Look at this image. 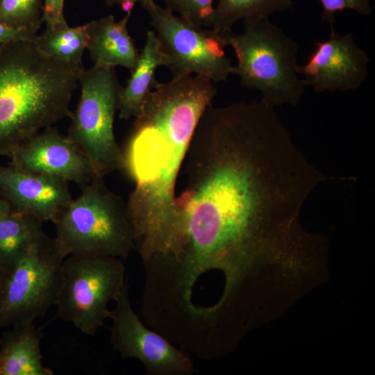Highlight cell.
<instances>
[{
	"instance_id": "6da1fadb",
	"label": "cell",
	"mask_w": 375,
	"mask_h": 375,
	"mask_svg": "<svg viewBox=\"0 0 375 375\" xmlns=\"http://www.w3.org/2000/svg\"><path fill=\"white\" fill-rule=\"evenodd\" d=\"M327 177L296 147L262 101L206 108L183 159L172 230L147 275L166 300L190 308L207 281L242 283L270 230L295 223Z\"/></svg>"
},
{
	"instance_id": "7a4b0ae2",
	"label": "cell",
	"mask_w": 375,
	"mask_h": 375,
	"mask_svg": "<svg viewBox=\"0 0 375 375\" xmlns=\"http://www.w3.org/2000/svg\"><path fill=\"white\" fill-rule=\"evenodd\" d=\"M217 93L210 79L198 75L157 81L134 117L123 151L124 169L135 183L126 208L142 260L165 244L175 218L183 159L199 119Z\"/></svg>"
},
{
	"instance_id": "3957f363",
	"label": "cell",
	"mask_w": 375,
	"mask_h": 375,
	"mask_svg": "<svg viewBox=\"0 0 375 375\" xmlns=\"http://www.w3.org/2000/svg\"><path fill=\"white\" fill-rule=\"evenodd\" d=\"M78 73L42 52L31 40L0 48V157L24 140L71 117Z\"/></svg>"
},
{
	"instance_id": "277c9868",
	"label": "cell",
	"mask_w": 375,
	"mask_h": 375,
	"mask_svg": "<svg viewBox=\"0 0 375 375\" xmlns=\"http://www.w3.org/2000/svg\"><path fill=\"white\" fill-rule=\"evenodd\" d=\"M243 23L241 33L219 32L238 60L233 74L243 87L258 90L268 106H296L307 86L297 72V42L268 19Z\"/></svg>"
},
{
	"instance_id": "5b68a950",
	"label": "cell",
	"mask_w": 375,
	"mask_h": 375,
	"mask_svg": "<svg viewBox=\"0 0 375 375\" xmlns=\"http://www.w3.org/2000/svg\"><path fill=\"white\" fill-rule=\"evenodd\" d=\"M53 222L62 253L126 259L135 249L126 203L95 176Z\"/></svg>"
},
{
	"instance_id": "8992f818",
	"label": "cell",
	"mask_w": 375,
	"mask_h": 375,
	"mask_svg": "<svg viewBox=\"0 0 375 375\" xmlns=\"http://www.w3.org/2000/svg\"><path fill=\"white\" fill-rule=\"evenodd\" d=\"M81 88L67 137L88 158L98 177L124 169L123 151L114 133L122 86L115 67L92 66L78 75Z\"/></svg>"
},
{
	"instance_id": "52a82bcc",
	"label": "cell",
	"mask_w": 375,
	"mask_h": 375,
	"mask_svg": "<svg viewBox=\"0 0 375 375\" xmlns=\"http://www.w3.org/2000/svg\"><path fill=\"white\" fill-rule=\"evenodd\" d=\"M122 259L92 254L65 257L55 317L94 335L109 318V304L127 281Z\"/></svg>"
},
{
	"instance_id": "ba28073f",
	"label": "cell",
	"mask_w": 375,
	"mask_h": 375,
	"mask_svg": "<svg viewBox=\"0 0 375 375\" xmlns=\"http://www.w3.org/2000/svg\"><path fill=\"white\" fill-rule=\"evenodd\" d=\"M65 256L43 231L9 272L0 294V328L34 322L55 306Z\"/></svg>"
},
{
	"instance_id": "9c48e42d",
	"label": "cell",
	"mask_w": 375,
	"mask_h": 375,
	"mask_svg": "<svg viewBox=\"0 0 375 375\" xmlns=\"http://www.w3.org/2000/svg\"><path fill=\"white\" fill-rule=\"evenodd\" d=\"M140 2L150 17L172 78L194 74L216 83L233 74L234 66L226 54L220 33L176 16L153 0Z\"/></svg>"
},
{
	"instance_id": "30bf717a",
	"label": "cell",
	"mask_w": 375,
	"mask_h": 375,
	"mask_svg": "<svg viewBox=\"0 0 375 375\" xmlns=\"http://www.w3.org/2000/svg\"><path fill=\"white\" fill-rule=\"evenodd\" d=\"M110 310V341L122 358L138 359L150 375H190L194 372L189 354L165 337L146 327L131 306L127 281Z\"/></svg>"
},
{
	"instance_id": "8fae6325",
	"label": "cell",
	"mask_w": 375,
	"mask_h": 375,
	"mask_svg": "<svg viewBox=\"0 0 375 375\" xmlns=\"http://www.w3.org/2000/svg\"><path fill=\"white\" fill-rule=\"evenodd\" d=\"M331 29L328 38L315 42V49L297 72L316 92L356 90L367 76L369 56L351 33L340 35Z\"/></svg>"
},
{
	"instance_id": "7c38bea8",
	"label": "cell",
	"mask_w": 375,
	"mask_h": 375,
	"mask_svg": "<svg viewBox=\"0 0 375 375\" xmlns=\"http://www.w3.org/2000/svg\"><path fill=\"white\" fill-rule=\"evenodd\" d=\"M9 165L31 173L72 182L81 189L97 176L88 158L67 137L52 126L22 142L9 156Z\"/></svg>"
},
{
	"instance_id": "4fadbf2b",
	"label": "cell",
	"mask_w": 375,
	"mask_h": 375,
	"mask_svg": "<svg viewBox=\"0 0 375 375\" xmlns=\"http://www.w3.org/2000/svg\"><path fill=\"white\" fill-rule=\"evenodd\" d=\"M0 195L10 212L28 214L53 223L73 200L68 182L43 174L0 165Z\"/></svg>"
},
{
	"instance_id": "5bb4252c",
	"label": "cell",
	"mask_w": 375,
	"mask_h": 375,
	"mask_svg": "<svg viewBox=\"0 0 375 375\" xmlns=\"http://www.w3.org/2000/svg\"><path fill=\"white\" fill-rule=\"evenodd\" d=\"M131 12L119 21L112 15L88 22L89 39L86 49L99 67L122 66L131 72L135 68L140 52L128 33L127 24Z\"/></svg>"
},
{
	"instance_id": "9a60e30c",
	"label": "cell",
	"mask_w": 375,
	"mask_h": 375,
	"mask_svg": "<svg viewBox=\"0 0 375 375\" xmlns=\"http://www.w3.org/2000/svg\"><path fill=\"white\" fill-rule=\"evenodd\" d=\"M11 327L0 337V375H53L42 362L41 329L34 322Z\"/></svg>"
},
{
	"instance_id": "2e32d148",
	"label": "cell",
	"mask_w": 375,
	"mask_h": 375,
	"mask_svg": "<svg viewBox=\"0 0 375 375\" xmlns=\"http://www.w3.org/2000/svg\"><path fill=\"white\" fill-rule=\"evenodd\" d=\"M165 65V58L155 32L148 31L137 65L120 92L117 110L120 119H128L137 115L144 98L157 82L156 69Z\"/></svg>"
},
{
	"instance_id": "e0dca14e",
	"label": "cell",
	"mask_w": 375,
	"mask_h": 375,
	"mask_svg": "<svg viewBox=\"0 0 375 375\" xmlns=\"http://www.w3.org/2000/svg\"><path fill=\"white\" fill-rule=\"evenodd\" d=\"M88 23L70 27L67 23L46 26L33 42L44 54L61 61L81 73L84 69L82 57L88 42Z\"/></svg>"
},
{
	"instance_id": "ac0fdd59",
	"label": "cell",
	"mask_w": 375,
	"mask_h": 375,
	"mask_svg": "<svg viewBox=\"0 0 375 375\" xmlns=\"http://www.w3.org/2000/svg\"><path fill=\"white\" fill-rule=\"evenodd\" d=\"M43 222L28 214L10 212L0 215L1 267L11 270L43 231Z\"/></svg>"
},
{
	"instance_id": "d6986e66",
	"label": "cell",
	"mask_w": 375,
	"mask_h": 375,
	"mask_svg": "<svg viewBox=\"0 0 375 375\" xmlns=\"http://www.w3.org/2000/svg\"><path fill=\"white\" fill-rule=\"evenodd\" d=\"M291 8L292 0H218L214 8L211 28L219 33L232 31L238 21L268 19L276 12Z\"/></svg>"
},
{
	"instance_id": "ffe728a7",
	"label": "cell",
	"mask_w": 375,
	"mask_h": 375,
	"mask_svg": "<svg viewBox=\"0 0 375 375\" xmlns=\"http://www.w3.org/2000/svg\"><path fill=\"white\" fill-rule=\"evenodd\" d=\"M42 0H1L0 23L15 28L39 30L43 22Z\"/></svg>"
},
{
	"instance_id": "44dd1931",
	"label": "cell",
	"mask_w": 375,
	"mask_h": 375,
	"mask_svg": "<svg viewBox=\"0 0 375 375\" xmlns=\"http://www.w3.org/2000/svg\"><path fill=\"white\" fill-rule=\"evenodd\" d=\"M166 8L201 27H212L214 0H163Z\"/></svg>"
},
{
	"instance_id": "7402d4cb",
	"label": "cell",
	"mask_w": 375,
	"mask_h": 375,
	"mask_svg": "<svg viewBox=\"0 0 375 375\" xmlns=\"http://www.w3.org/2000/svg\"><path fill=\"white\" fill-rule=\"evenodd\" d=\"M322 8V20L333 26L335 14L349 9L360 15H369L372 11L371 0H317Z\"/></svg>"
},
{
	"instance_id": "603a6c76",
	"label": "cell",
	"mask_w": 375,
	"mask_h": 375,
	"mask_svg": "<svg viewBox=\"0 0 375 375\" xmlns=\"http://www.w3.org/2000/svg\"><path fill=\"white\" fill-rule=\"evenodd\" d=\"M65 0H44L42 7V20L47 26L66 23L64 17Z\"/></svg>"
},
{
	"instance_id": "cb8c5ba5",
	"label": "cell",
	"mask_w": 375,
	"mask_h": 375,
	"mask_svg": "<svg viewBox=\"0 0 375 375\" xmlns=\"http://www.w3.org/2000/svg\"><path fill=\"white\" fill-rule=\"evenodd\" d=\"M38 31L35 28H12L0 23V48L3 45L13 41H33Z\"/></svg>"
},
{
	"instance_id": "d4e9b609",
	"label": "cell",
	"mask_w": 375,
	"mask_h": 375,
	"mask_svg": "<svg viewBox=\"0 0 375 375\" xmlns=\"http://www.w3.org/2000/svg\"><path fill=\"white\" fill-rule=\"evenodd\" d=\"M141 0H106V5L112 6L113 5H119L123 11L131 12L136 2Z\"/></svg>"
},
{
	"instance_id": "484cf974",
	"label": "cell",
	"mask_w": 375,
	"mask_h": 375,
	"mask_svg": "<svg viewBox=\"0 0 375 375\" xmlns=\"http://www.w3.org/2000/svg\"><path fill=\"white\" fill-rule=\"evenodd\" d=\"M9 272L10 270H8L0 266V294L2 291L3 287L4 285Z\"/></svg>"
},
{
	"instance_id": "4316f807",
	"label": "cell",
	"mask_w": 375,
	"mask_h": 375,
	"mask_svg": "<svg viewBox=\"0 0 375 375\" xmlns=\"http://www.w3.org/2000/svg\"><path fill=\"white\" fill-rule=\"evenodd\" d=\"M10 212V208L8 203L0 195V215Z\"/></svg>"
},
{
	"instance_id": "83f0119b",
	"label": "cell",
	"mask_w": 375,
	"mask_h": 375,
	"mask_svg": "<svg viewBox=\"0 0 375 375\" xmlns=\"http://www.w3.org/2000/svg\"><path fill=\"white\" fill-rule=\"evenodd\" d=\"M0 1H1V0H0Z\"/></svg>"
}]
</instances>
